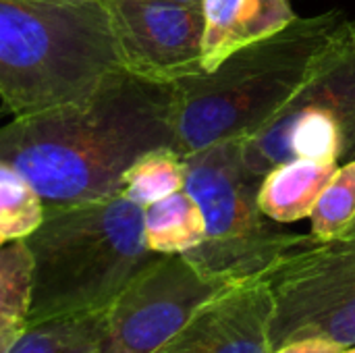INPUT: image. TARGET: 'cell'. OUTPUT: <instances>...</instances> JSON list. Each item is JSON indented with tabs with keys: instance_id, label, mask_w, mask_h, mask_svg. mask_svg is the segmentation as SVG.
Here are the masks:
<instances>
[{
	"instance_id": "15",
	"label": "cell",
	"mask_w": 355,
	"mask_h": 353,
	"mask_svg": "<svg viewBox=\"0 0 355 353\" xmlns=\"http://www.w3.org/2000/svg\"><path fill=\"white\" fill-rule=\"evenodd\" d=\"M46 208L31 183L8 162L0 160V237L25 239L44 221Z\"/></svg>"
},
{
	"instance_id": "8",
	"label": "cell",
	"mask_w": 355,
	"mask_h": 353,
	"mask_svg": "<svg viewBox=\"0 0 355 353\" xmlns=\"http://www.w3.org/2000/svg\"><path fill=\"white\" fill-rule=\"evenodd\" d=\"M123 69L162 83L200 75L204 17L177 0H106Z\"/></svg>"
},
{
	"instance_id": "11",
	"label": "cell",
	"mask_w": 355,
	"mask_h": 353,
	"mask_svg": "<svg viewBox=\"0 0 355 353\" xmlns=\"http://www.w3.org/2000/svg\"><path fill=\"white\" fill-rule=\"evenodd\" d=\"M339 169L337 162L295 158L270 169L258 185V206L275 223L310 218L322 189Z\"/></svg>"
},
{
	"instance_id": "9",
	"label": "cell",
	"mask_w": 355,
	"mask_h": 353,
	"mask_svg": "<svg viewBox=\"0 0 355 353\" xmlns=\"http://www.w3.org/2000/svg\"><path fill=\"white\" fill-rule=\"evenodd\" d=\"M275 295L266 277L231 283L206 300L158 353H270Z\"/></svg>"
},
{
	"instance_id": "19",
	"label": "cell",
	"mask_w": 355,
	"mask_h": 353,
	"mask_svg": "<svg viewBox=\"0 0 355 353\" xmlns=\"http://www.w3.org/2000/svg\"><path fill=\"white\" fill-rule=\"evenodd\" d=\"M27 327L25 318L0 316V353H8Z\"/></svg>"
},
{
	"instance_id": "12",
	"label": "cell",
	"mask_w": 355,
	"mask_h": 353,
	"mask_svg": "<svg viewBox=\"0 0 355 353\" xmlns=\"http://www.w3.org/2000/svg\"><path fill=\"white\" fill-rule=\"evenodd\" d=\"M144 233L154 254L183 256L206 239V218L200 204L181 189L144 208Z\"/></svg>"
},
{
	"instance_id": "18",
	"label": "cell",
	"mask_w": 355,
	"mask_h": 353,
	"mask_svg": "<svg viewBox=\"0 0 355 353\" xmlns=\"http://www.w3.org/2000/svg\"><path fill=\"white\" fill-rule=\"evenodd\" d=\"M345 350L343 345L324 339V337H306L289 341L281 347H275L270 353H341Z\"/></svg>"
},
{
	"instance_id": "10",
	"label": "cell",
	"mask_w": 355,
	"mask_h": 353,
	"mask_svg": "<svg viewBox=\"0 0 355 353\" xmlns=\"http://www.w3.org/2000/svg\"><path fill=\"white\" fill-rule=\"evenodd\" d=\"M202 69L212 73L231 54L295 21L289 0H202Z\"/></svg>"
},
{
	"instance_id": "23",
	"label": "cell",
	"mask_w": 355,
	"mask_h": 353,
	"mask_svg": "<svg viewBox=\"0 0 355 353\" xmlns=\"http://www.w3.org/2000/svg\"><path fill=\"white\" fill-rule=\"evenodd\" d=\"M4 243H6V241H4V239H2V237H0V248H2V246H4Z\"/></svg>"
},
{
	"instance_id": "1",
	"label": "cell",
	"mask_w": 355,
	"mask_h": 353,
	"mask_svg": "<svg viewBox=\"0 0 355 353\" xmlns=\"http://www.w3.org/2000/svg\"><path fill=\"white\" fill-rule=\"evenodd\" d=\"M164 146L175 148L173 83L127 69L83 98L0 127V160L31 183L44 208L119 196L125 171Z\"/></svg>"
},
{
	"instance_id": "22",
	"label": "cell",
	"mask_w": 355,
	"mask_h": 353,
	"mask_svg": "<svg viewBox=\"0 0 355 353\" xmlns=\"http://www.w3.org/2000/svg\"><path fill=\"white\" fill-rule=\"evenodd\" d=\"M341 353H355V345H349V347H345Z\"/></svg>"
},
{
	"instance_id": "7",
	"label": "cell",
	"mask_w": 355,
	"mask_h": 353,
	"mask_svg": "<svg viewBox=\"0 0 355 353\" xmlns=\"http://www.w3.org/2000/svg\"><path fill=\"white\" fill-rule=\"evenodd\" d=\"M185 256H158L102 310L100 353H158L216 291Z\"/></svg>"
},
{
	"instance_id": "4",
	"label": "cell",
	"mask_w": 355,
	"mask_h": 353,
	"mask_svg": "<svg viewBox=\"0 0 355 353\" xmlns=\"http://www.w3.org/2000/svg\"><path fill=\"white\" fill-rule=\"evenodd\" d=\"M116 69L106 0H0V98L15 119L83 98Z\"/></svg>"
},
{
	"instance_id": "6",
	"label": "cell",
	"mask_w": 355,
	"mask_h": 353,
	"mask_svg": "<svg viewBox=\"0 0 355 353\" xmlns=\"http://www.w3.org/2000/svg\"><path fill=\"white\" fill-rule=\"evenodd\" d=\"M266 279L275 295L272 350L306 337L355 345V235L314 241Z\"/></svg>"
},
{
	"instance_id": "20",
	"label": "cell",
	"mask_w": 355,
	"mask_h": 353,
	"mask_svg": "<svg viewBox=\"0 0 355 353\" xmlns=\"http://www.w3.org/2000/svg\"><path fill=\"white\" fill-rule=\"evenodd\" d=\"M177 2H187V4H200L202 0H177Z\"/></svg>"
},
{
	"instance_id": "14",
	"label": "cell",
	"mask_w": 355,
	"mask_h": 353,
	"mask_svg": "<svg viewBox=\"0 0 355 353\" xmlns=\"http://www.w3.org/2000/svg\"><path fill=\"white\" fill-rule=\"evenodd\" d=\"M185 185V158L171 146L141 154L123 175L121 196L146 208Z\"/></svg>"
},
{
	"instance_id": "2",
	"label": "cell",
	"mask_w": 355,
	"mask_h": 353,
	"mask_svg": "<svg viewBox=\"0 0 355 353\" xmlns=\"http://www.w3.org/2000/svg\"><path fill=\"white\" fill-rule=\"evenodd\" d=\"M25 246L31 256L27 325L106 310L160 256L146 243L144 208L121 193L46 208Z\"/></svg>"
},
{
	"instance_id": "3",
	"label": "cell",
	"mask_w": 355,
	"mask_h": 353,
	"mask_svg": "<svg viewBox=\"0 0 355 353\" xmlns=\"http://www.w3.org/2000/svg\"><path fill=\"white\" fill-rule=\"evenodd\" d=\"M341 10L295 17L279 33L231 54L212 73L173 83V133L181 156L241 139L268 121L304 83L343 23Z\"/></svg>"
},
{
	"instance_id": "16",
	"label": "cell",
	"mask_w": 355,
	"mask_h": 353,
	"mask_svg": "<svg viewBox=\"0 0 355 353\" xmlns=\"http://www.w3.org/2000/svg\"><path fill=\"white\" fill-rule=\"evenodd\" d=\"M310 221L316 241L339 239L349 231L355 221V158L339 164L322 189Z\"/></svg>"
},
{
	"instance_id": "13",
	"label": "cell",
	"mask_w": 355,
	"mask_h": 353,
	"mask_svg": "<svg viewBox=\"0 0 355 353\" xmlns=\"http://www.w3.org/2000/svg\"><path fill=\"white\" fill-rule=\"evenodd\" d=\"M102 312L27 325L8 353H100Z\"/></svg>"
},
{
	"instance_id": "21",
	"label": "cell",
	"mask_w": 355,
	"mask_h": 353,
	"mask_svg": "<svg viewBox=\"0 0 355 353\" xmlns=\"http://www.w3.org/2000/svg\"><path fill=\"white\" fill-rule=\"evenodd\" d=\"M345 235H355V221H354V225L349 227V231H347ZM345 235H343V237H345Z\"/></svg>"
},
{
	"instance_id": "17",
	"label": "cell",
	"mask_w": 355,
	"mask_h": 353,
	"mask_svg": "<svg viewBox=\"0 0 355 353\" xmlns=\"http://www.w3.org/2000/svg\"><path fill=\"white\" fill-rule=\"evenodd\" d=\"M31 298V256L25 239L0 248V316L27 320Z\"/></svg>"
},
{
	"instance_id": "5",
	"label": "cell",
	"mask_w": 355,
	"mask_h": 353,
	"mask_svg": "<svg viewBox=\"0 0 355 353\" xmlns=\"http://www.w3.org/2000/svg\"><path fill=\"white\" fill-rule=\"evenodd\" d=\"M183 158V189L206 218V239L183 256L204 277L223 283L266 277L285 256L316 241L312 235L281 231L262 214V179L245 169L239 139H225Z\"/></svg>"
}]
</instances>
